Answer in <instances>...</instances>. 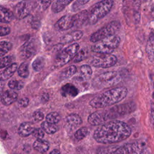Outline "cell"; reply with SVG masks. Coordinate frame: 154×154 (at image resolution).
<instances>
[{"label":"cell","instance_id":"cell-25","mask_svg":"<svg viewBox=\"0 0 154 154\" xmlns=\"http://www.w3.org/2000/svg\"><path fill=\"white\" fill-rule=\"evenodd\" d=\"M72 2V1L69 0H61L55 1L52 5V10L54 13H59L63 10L65 7Z\"/></svg>","mask_w":154,"mask_h":154},{"label":"cell","instance_id":"cell-4","mask_svg":"<svg viewBox=\"0 0 154 154\" xmlns=\"http://www.w3.org/2000/svg\"><path fill=\"white\" fill-rule=\"evenodd\" d=\"M120 43V37L116 34L112 35L95 43L91 46V51L100 54H111Z\"/></svg>","mask_w":154,"mask_h":154},{"label":"cell","instance_id":"cell-30","mask_svg":"<svg viewBox=\"0 0 154 154\" xmlns=\"http://www.w3.org/2000/svg\"><path fill=\"white\" fill-rule=\"evenodd\" d=\"M32 67L36 72L41 71L45 66V58L43 57H37L32 63Z\"/></svg>","mask_w":154,"mask_h":154},{"label":"cell","instance_id":"cell-1","mask_svg":"<svg viewBox=\"0 0 154 154\" xmlns=\"http://www.w3.org/2000/svg\"><path fill=\"white\" fill-rule=\"evenodd\" d=\"M132 131L126 123L112 120L100 125L94 132L93 138L99 143L109 144L127 139Z\"/></svg>","mask_w":154,"mask_h":154},{"label":"cell","instance_id":"cell-16","mask_svg":"<svg viewBox=\"0 0 154 154\" xmlns=\"http://www.w3.org/2000/svg\"><path fill=\"white\" fill-rule=\"evenodd\" d=\"M92 73V69L89 65H82L80 66L77 76L75 79L78 81H87L91 76Z\"/></svg>","mask_w":154,"mask_h":154},{"label":"cell","instance_id":"cell-10","mask_svg":"<svg viewBox=\"0 0 154 154\" xmlns=\"http://www.w3.org/2000/svg\"><path fill=\"white\" fill-rule=\"evenodd\" d=\"M136 108L135 104L134 102L127 103L122 105H116L111 108L105 112L106 117L108 119H112L118 116H123L134 111Z\"/></svg>","mask_w":154,"mask_h":154},{"label":"cell","instance_id":"cell-5","mask_svg":"<svg viewBox=\"0 0 154 154\" xmlns=\"http://www.w3.org/2000/svg\"><path fill=\"white\" fill-rule=\"evenodd\" d=\"M140 1H123V12L127 23L137 24L140 20Z\"/></svg>","mask_w":154,"mask_h":154},{"label":"cell","instance_id":"cell-27","mask_svg":"<svg viewBox=\"0 0 154 154\" xmlns=\"http://www.w3.org/2000/svg\"><path fill=\"white\" fill-rule=\"evenodd\" d=\"M77 72V68L75 65H70L64 69L61 73L60 77L63 79L69 78L73 76Z\"/></svg>","mask_w":154,"mask_h":154},{"label":"cell","instance_id":"cell-36","mask_svg":"<svg viewBox=\"0 0 154 154\" xmlns=\"http://www.w3.org/2000/svg\"><path fill=\"white\" fill-rule=\"evenodd\" d=\"M8 87L11 90H19L22 89L23 87V82L22 81H17V80H11L8 82Z\"/></svg>","mask_w":154,"mask_h":154},{"label":"cell","instance_id":"cell-17","mask_svg":"<svg viewBox=\"0 0 154 154\" xmlns=\"http://www.w3.org/2000/svg\"><path fill=\"white\" fill-rule=\"evenodd\" d=\"M17 98V93L13 90H7L2 93L1 102L4 105H10L14 102Z\"/></svg>","mask_w":154,"mask_h":154},{"label":"cell","instance_id":"cell-28","mask_svg":"<svg viewBox=\"0 0 154 154\" xmlns=\"http://www.w3.org/2000/svg\"><path fill=\"white\" fill-rule=\"evenodd\" d=\"M41 128L44 132L48 134H53L58 130V127L55 124L51 123L46 121L43 122L41 124Z\"/></svg>","mask_w":154,"mask_h":154},{"label":"cell","instance_id":"cell-23","mask_svg":"<svg viewBox=\"0 0 154 154\" xmlns=\"http://www.w3.org/2000/svg\"><path fill=\"white\" fill-rule=\"evenodd\" d=\"M34 128L32 125L29 122L22 123L19 128V134L23 137H26L32 134Z\"/></svg>","mask_w":154,"mask_h":154},{"label":"cell","instance_id":"cell-47","mask_svg":"<svg viewBox=\"0 0 154 154\" xmlns=\"http://www.w3.org/2000/svg\"><path fill=\"white\" fill-rule=\"evenodd\" d=\"M150 12L152 16V17L153 19L154 20V4H152L150 5Z\"/></svg>","mask_w":154,"mask_h":154},{"label":"cell","instance_id":"cell-46","mask_svg":"<svg viewBox=\"0 0 154 154\" xmlns=\"http://www.w3.org/2000/svg\"><path fill=\"white\" fill-rule=\"evenodd\" d=\"M40 26V22L38 21H37V22H35V21H33L32 23V27L33 28H38Z\"/></svg>","mask_w":154,"mask_h":154},{"label":"cell","instance_id":"cell-37","mask_svg":"<svg viewBox=\"0 0 154 154\" xmlns=\"http://www.w3.org/2000/svg\"><path fill=\"white\" fill-rule=\"evenodd\" d=\"M13 58L11 56H5L0 58V69L7 67L13 63Z\"/></svg>","mask_w":154,"mask_h":154},{"label":"cell","instance_id":"cell-14","mask_svg":"<svg viewBox=\"0 0 154 154\" xmlns=\"http://www.w3.org/2000/svg\"><path fill=\"white\" fill-rule=\"evenodd\" d=\"M36 52V46L34 42L28 41L21 48L20 56L24 59H28L32 57Z\"/></svg>","mask_w":154,"mask_h":154},{"label":"cell","instance_id":"cell-12","mask_svg":"<svg viewBox=\"0 0 154 154\" xmlns=\"http://www.w3.org/2000/svg\"><path fill=\"white\" fill-rule=\"evenodd\" d=\"M32 4L29 1H20L16 6L14 10L15 16L22 19L26 17L31 12L32 9Z\"/></svg>","mask_w":154,"mask_h":154},{"label":"cell","instance_id":"cell-3","mask_svg":"<svg viewBox=\"0 0 154 154\" xmlns=\"http://www.w3.org/2000/svg\"><path fill=\"white\" fill-rule=\"evenodd\" d=\"M114 5L112 0H102L96 3L87 10V24L94 25L98 20L105 17Z\"/></svg>","mask_w":154,"mask_h":154},{"label":"cell","instance_id":"cell-29","mask_svg":"<svg viewBox=\"0 0 154 154\" xmlns=\"http://www.w3.org/2000/svg\"><path fill=\"white\" fill-rule=\"evenodd\" d=\"M89 54V50L88 48H82L78 50L77 54L73 58L74 63H79L84 59L87 58Z\"/></svg>","mask_w":154,"mask_h":154},{"label":"cell","instance_id":"cell-19","mask_svg":"<svg viewBox=\"0 0 154 154\" xmlns=\"http://www.w3.org/2000/svg\"><path fill=\"white\" fill-rule=\"evenodd\" d=\"M82 122L81 117L77 114L72 113L66 118V125L70 128H75L80 125Z\"/></svg>","mask_w":154,"mask_h":154},{"label":"cell","instance_id":"cell-48","mask_svg":"<svg viewBox=\"0 0 154 154\" xmlns=\"http://www.w3.org/2000/svg\"><path fill=\"white\" fill-rule=\"evenodd\" d=\"M49 154H60V152L57 149H54L49 153Z\"/></svg>","mask_w":154,"mask_h":154},{"label":"cell","instance_id":"cell-18","mask_svg":"<svg viewBox=\"0 0 154 154\" xmlns=\"http://www.w3.org/2000/svg\"><path fill=\"white\" fill-rule=\"evenodd\" d=\"M82 35L83 32L82 31L76 30L63 35L62 37H61L60 41L62 43H71L81 39Z\"/></svg>","mask_w":154,"mask_h":154},{"label":"cell","instance_id":"cell-31","mask_svg":"<svg viewBox=\"0 0 154 154\" xmlns=\"http://www.w3.org/2000/svg\"><path fill=\"white\" fill-rule=\"evenodd\" d=\"M89 131L87 127H81L75 132L74 137L76 140L79 141L86 137Z\"/></svg>","mask_w":154,"mask_h":154},{"label":"cell","instance_id":"cell-8","mask_svg":"<svg viewBox=\"0 0 154 154\" xmlns=\"http://www.w3.org/2000/svg\"><path fill=\"white\" fill-rule=\"evenodd\" d=\"M146 146L144 143L135 141L115 147L111 154H144Z\"/></svg>","mask_w":154,"mask_h":154},{"label":"cell","instance_id":"cell-6","mask_svg":"<svg viewBox=\"0 0 154 154\" xmlns=\"http://www.w3.org/2000/svg\"><path fill=\"white\" fill-rule=\"evenodd\" d=\"M121 27L120 23L117 20L111 21L105 26L93 32L90 37V41L96 43L107 37L114 35Z\"/></svg>","mask_w":154,"mask_h":154},{"label":"cell","instance_id":"cell-24","mask_svg":"<svg viewBox=\"0 0 154 154\" xmlns=\"http://www.w3.org/2000/svg\"><path fill=\"white\" fill-rule=\"evenodd\" d=\"M33 147L35 150L40 153H45L49 149V143L46 140L37 139L33 144Z\"/></svg>","mask_w":154,"mask_h":154},{"label":"cell","instance_id":"cell-9","mask_svg":"<svg viewBox=\"0 0 154 154\" xmlns=\"http://www.w3.org/2000/svg\"><path fill=\"white\" fill-rule=\"evenodd\" d=\"M120 79L121 77L117 72H106L97 77L95 80V85L99 88L110 87L118 84Z\"/></svg>","mask_w":154,"mask_h":154},{"label":"cell","instance_id":"cell-44","mask_svg":"<svg viewBox=\"0 0 154 154\" xmlns=\"http://www.w3.org/2000/svg\"><path fill=\"white\" fill-rule=\"evenodd\" d=\"M41 3V5L42 6V8L43 10H46L51 4V1H40V2Z\"/></svg>","mask_w":154,"mask_h":154},{"label":"cell","instance_id":"cell-41","mask_svg":"<svg viewBox=\"0 0 154 154\" xmlns=\"http://www.w3.org/2000/svg\"><path fill=\"white\" fill-rule=\"evenodd\" d=\"M114 148L115 147L114 146H110L108 147H103L97 150V154H111Z\"/></svg>","mask_w":154,"mask_h":154},{"label":"cell","instance_id":"cell-2","mask_svg":"<svg viewBox=\"0 0 154 154\" xmlns=\"http://www.w3.org/2000/svg\"><path fill=\"white\" fill-rule=\"evenodd\" d=\"M127 94L128 89L126 87H116L98 94L90 101L89 104L94 108H105L120 102Z\"/></svg>","mask_w":154,"mask_h":154},{"label":"cell","instance_id":"cell-7","mask_svg":"<svg viewBox=\"0 0 154 154\" xmlns=\"http://www.w3.org/2000/svg\"><path fill=\"white\" fill-rule=\"evenodd\" d=\"M79 49V45L77 43L68 46L57 55L54 61V66L60 67L67 64L74 58Z\"/></svg>","mask_w":154,"mask_h":154},{"label":"cell","instance_id":"cell-38","mask_svg":"<svg viewBox=\"0 0 154 154\" xmlns=\"http://www.w3.org/2000/svg\"><path fill=\"white\" fill-rule=\"evenodd\" d=\"M152 42L150 40L149 41L146 46V52L150 62L154 63V48L152 45Z\"/></svg>","mask_w":154,"mask_h":154},{"label":"cell","instance_id":"cell-26","mask_svg":"<svg viewBox=\"0 0 154 154\" xmlns=\"http://www.w3.org/2000/svg\"><path fill=\"white\" fill-rule=\"evenodd\" d=\"M17 64L16 63H13L11 65L8 66L1 73V77L3 79H7L10 78L17 70Z\"/></svg>","mask_w":154,"mask_h":154},{"label":"cell","instance_id":"cell-43","mask_svg":"<svg viewBox=\"0 0 154 154\" xmlns=\"http://www.w3.org/2000/svg\"><path fill=\"white\" fill-rule=\"evenodd\" d=\"M19 103L22 106L26 107L29 104V99L27 97H23L19 100Z\"/></svg>","mask_w":154,"mask_h":154},{"label":"cell","instance_id":"cell-34","mask_svg":"<svg viewBox=\"0 0 154 154\" xmlns=\"http://www.w3.org/2000/svg\"><path fill=\"white\" fill-rule=\"evenodd\" d=\"M60 114L57 112H51L49 113L46 117V121L53 123L56 124L60 120Z\"/></svg>","mask_w":154,"mask_h":154},{"label":"cell","instance_id":"cell-20","mask_svg":"<svg viewBox=\"0 0 154 154\" xmlns=\"http://www.w3.org/2000/svg\"><path fill=\"white\" fill-rule=\"evenodd\" d=\"M73 26H81L84 24H87V10H82L73 16Z\"/></svg>","mask_w":154,"mask_h":154},{"label":"cell","instance_id":"cell-13","mask_svg":"<svg viewBox=\"0 0 154 154\" xmlns=\"http://www.w3.org/2000/svg\"><path fill=\"white\" fill-rule=\"evenodd\" d=\"M55 28L60 31L67 30L73 27V18L72 16L65 15L61 17L55 23Z\"/></svg>","mask_w":154,"mask_h":154},{"label":"cell","instance_id":"cell-33","mask_svg":"<svg viewBox=\"0 0 154 154\" xmlns=\"http://www.w3.org/2000/svg\"><path fill=\"white\" fill-rule=\"evenodd\" d=\"M17 72L19 75L22 77L26 78L29 75L28 64L26 63H22L17 69Z\"/></svg>","mask_w":154,"mask_h":154},{"label":"cell","instance_id":"cell-22","mask_svg":"<svg viewBox=\"0 0 154 154\" xmlns=\"http://www.w3.org/2000/svg\"><path fill=\"white\" fill-rule=\"evenodd\" d=\"M14 18V14L8 8L0 6V22L10 23Z\"/></svg>","mask_w":154,"mask_h":154},{"label":"cell","instance_id":"cell-49","mask_svg":"<svg viewBox=\"0 0 154 154\" xmlns=\"http://www.w3.org/2000/svg\"><path fill=\"white\" fill-rule=\"evenodd\" d=\"M152 97H153V98L154 99V92L153 93V94H152Z\"/></svg>","mask_w":154,"mask_h":154},{"label":"cell","instance_id":"cell-32","mask_svg":"<svg viewBox=\"0 0 154 154\" xmlns=\"http://www.w3.org/2000/svg\"><path fill=\"white\" fill-rule=\"evenodd\" d=\"M12 45L7 41L0 42V57H2L7 54L11 49Z\"/></svg>","mask_w":154,"mask_h":154},{"label":"cell","instance_id":"cell-45","mask_svg":"<svg viewBox=\"0 0 154 154\" xmlns=\"http://www.w3.org/2000/svg\"><path fill=\"white\" fill-rule=\"evenodd\" d=\"M4 86V81H3V80H2V79H0V97L1 96V95H2V94Z\"/></svg>","mask_w":154,"mask_h":154},{"label":"cell","instance_id":"cell-11","mask_svg":"<svg viewBox=\"0 0 154 154\" xmlns=\"http://www.w3.org/2000/svg\"><path fill=\"white\" fill-rule=\"evenodd\" d=\"M117 58L113 54H100L94 56L91 61V64L95 67L108 68L114 66Z\"/></svg>","mask_w":154,"mask_h":154},{"label":"cell","instance_id":"cell-42","mask_svg":"<svg viewBox=\"0 0 154 154\" xmlns=\"http://www.w3.org/2000/svg\"><path fill=\"white\" fill-rule=\"evenodd\" d=\"M10 32V28L7 26H0V37L7 35Z\"/></svg>","mask_w":154,"mask_h":154},{"label":"cell","instance_id":"cell-40","mask_svg":"<svg viewBox=\"0 0 154 154\" xmlns=\"http://www.w3.org/2000/svg\"><path fill=\"white\" fill-rule=\"evenodd\" d=\"M32 119L34 122H39V121H41L43 119L44 114L41 111H37L34 112L32 114Z\"/></svg>","mask_w":154,"mask_h":154},{"label":"cell","instance_id":"cell-39","mask_svg":"<svg viewBox=\"0 0 154 154\" xmlns=\"http://www.w3.org/2000/svg\"><path fill=\"white\" fill-rule=\"evenodd\" d=\"M32 135L37 139H42L44 137V131L42 128H34L32 133Z\"/></svg>","mask_w":154,"mask_h":154},{"label":"cell","instance_id":"cell-35","mask_svg":"<svg viewBox=\"0 0 154 154\" xmlns=\"http://www.w3.org/2000/svg\"><path fill=\"white\" fill-rule=\"evenodd\" d=\"M89 2L88 0H77L75 1L71 6V11L76 12L79 10L87 3Z\"/></svg>","mask_w":154,"mask_h":154},{"label":"cell","instance_id":"cell-15","mask_svg":"<svg viewBox=\"0 0 154 154\" xmlns=\"http://www.w3.org/2000/svg\"><path fill=\"white\" fill-rule=\"evenodd\" d=\"M88 122L93 126L102 125L107 120L104 111H96L91 113L87 119Z\"/></svg>","mask_w":154,"mask_h":154},{"label":"cell","instance_id":"cell-21","mask_svg":"<svg viewBox=\"0 0 154 154\" xmlns=\"http://www.w3.org/2000/svg\"><path fill=\"white\" fill-rule=\"evenodd\" d=\"M78 93L79 91L78 88L75 85L70 83L63 85L61 90V93L64 97L67 96L70 97H75L78 94Z\"/></svg>","mask_w":154,"mask_h":154}]
</instances>
